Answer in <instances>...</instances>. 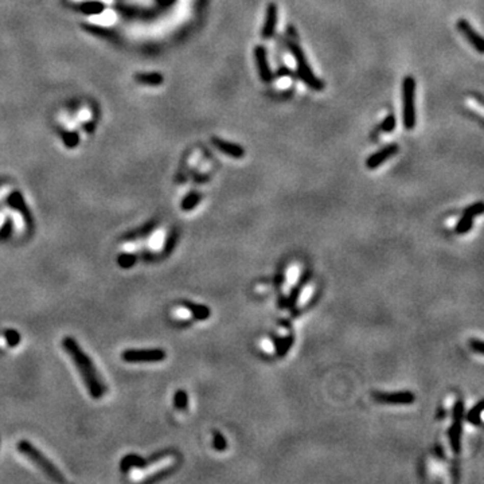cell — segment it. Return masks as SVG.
<instances>
[{
    "instance_id": "cell-17",
    "label": "cell",
    "mask_w": 484,
    "mask_h": 484,
    "mask_svg": "<svg viewBox=\"0 0 484 484\" xmlns=\"http://www.w3.org/2000/svg\"><path fill=\"white\" fill-rule=\"evenodd\" d=\"M200 200H202V195H200L199 192H196V191L189 192V194L182 199L181 209L183 211L194 210V209L199 205Z\"/></svg>"
},
{
    "instance_id": "cell-2",
    "label": "cell",
    "mask_w": 484,
    "mask_h": 484,
    "mask_svg": "<svg viewBox=\"0 0 484 484\" xmlns=\"http://www.w3.org/2000/svg\"><path fill=\"white\" fill-rule=\"evenodd\" d=\"M287 48H288L289 53L292 54L293 59H295L296 75H297L300 81L303 82L307 88H310L311 90H315V92L324 90V82L322 80H319L316 77V74L314 73V70L311 69L303 47L293 39H288L287 41Z\"/></svg>"
},
{
    "instance_id": "cell-3",
    "label": "cell",
    "mask_w": 484,
    "mask_h": 484,
    "mask_svg": "<svg viewBox=\"0 0 484 484\" xmlns=\"http://www.w3.org/2000/svg\"><path fill=\"white\" fill-rule=\"evenodd\" d=\"M16 449L20 455H23L24 457H27L30 462L33 463L34 466L39 468L42 472L46 475L47 477H50L53 481H57V483H65V477L61 473V471L57 468L54 464H53L50 460H48L46 456L42 453L38 448H35L33 444L30 443L27 440H20L18 441L16 444Z\"/></svg>"
},
{
    "instance_id": "cell-25",
    "label": "cell",
    "mask_w": 484,
    "mask_h": 484,
    "mask_svg": "<svg viewBox=\"0 0 484 484\" xmlns=\"http://www.w3.org/2000/svg\"><path fill=\"white\" fill-rule=\"evenodd\" d=\"M396 126H397L396 116L393 115V113H390V115H388L384 118V120H382L379 128H381V131L384 133H392L393 131L396 130Z\"/></svg>"
},
{
    "instance_id": "cell-15",
    "label": "cell",
    "mask_w": 484,
    "mask_h": 484,
    "mask_svg": "<svg viewBox=\"0 0 484 484\" xmlns=\"http://www.w3.org/2000/svg\"><path fill=\"white\" fill-rule=\"evenodd\" d=\"M462 421H455L451 425L449 430H448V436H449V443H451L452 449L455 452H460V440H462Z\"/></svg>"
},
{
    "instance_id": "cell-6",
    "label": "cell",
    "mask_w": 484,
    "mask_h": 484,
    "mask_svg": "<svg viewBox=\"0 0 484 484\" xmlns=\"http://www.w3.org/2000/svg\"><path fill=\"white\" fill-rule=\"evenodd\" d=\"M170 452H155L154 455H151L149 457H141V456L136 455V453H128L124 457L121 458V462H120V471L122 473L130 472L131 470L133 468H139V470H144L147 468L148 466H151V464H156V463L162 462L163 458L167 457Z\"/></svg>"
},
{
    "instance_id": "cell-24",
    "label": "cell",
    "mask_w": 484,
    "mask_h": 484,
    "mask_svg": "<svg viewBox=\"0 0 484 484\" xmlns=\"http://www.w3.org/2000/svg\"><path fill=\"white\" fill-rule=\"evenodd\" d=\"M177 242V230L174 229L171 230L168 237L166 238V242H164V248H163V256H170L175 249V245Z\"/></svg>"
},
{
    "instance_id": "cell-32",
    "label": "cell",
    "mask_w": 484,
    "mask_h": 484,
    "mask_svg": "<svg viewBox=\"0 0 484 484\" xmlns=\"http://www.w3.org/2000/svg\"><path fill=\"white\" fill-rule=\"evenodd\" d=\"M470 344L472 350H475V351H476L479 355H483V342H481V340L471 339Z\"/></svg>"
},
{
    "instance_id": "cell-1",
    "label": "cell",
    "mask_w": 484,
    "mask_h": 484,
    "mask_svg": "<svg viewBox=\"0 0 484 484\" xmlns=\"http://www.w3.org/2000/svg\"><path fill=\"white\" fill-rule=\"evenodd\" d=\"M62 348L67 352L73 361L74 366L81 375L82 382L88 389L90 397L94 399H101L107 393V385L104 384L98 370L88 354L81 348L78 342L71 337H65L62 339Z\"/></svg>"
},
{
    "instance_id": "cell-22",
    "label": "cell",
    "mask_w": 484,
    "mask_h": 484,
    "mask_svg": "<svg viewBox=\"0 0 484 484\" xmlns=\"http://www.w3.org/2000/svg\"><path fill=\"white\" fill-rule=\"evenodd\" d=\"M3 337L8 347H16V346H19V343H20V340H22L20 334L14 328L6 329L3 333Z\"/></svg>"
},
{
    "instance_id": "cell-8",
    "label": "cell",
    "mask_w": 484,
    "mask_h": 484,
    "mask_svg": "<svg viewBox=\"0 0 484 484\" xmlns=\"http://www.w3.org/2000/svg\"><path fill=\"white\" fill-rule=\"evenodd\" d=\"M7 203L8 206L12 207L14 210H16L20 214V217L24 221V225H26L27 230L29 232H33L34 230V218L31 213H30L29 207H27L26 202L23 199V196L19 194L18 191H14L12 194H10L7 198Z\"/></svg>"
},
{
    "instance_id": "cell-30",
    "label": "cell",
    "mask_w": 484,
    "mask_h": 484,
    "mask_svg": "<svg viewBox=\"0 0 484 484\" xmlns=\"http://www.w3.org/2000/svg\"><path fill=\"white\" fill-rule=\"evenodd\" d=\"M172 471H174V468H172V467H168V468H164V470L163 471H159V472H156L155 475H154V476H149V477H147V479H145V483H155V481H159V480H162L163 477H166L167 475H168V473L170 472H172Z\"/></svg>"
},
{
    "instance_id": "cell-27",
    "label": "cell",
    "mask_w": 484,
    "mask_h": 484,
    "mask_svg": "<svg viewBox=\"0 0 484 484\" xmlns=\"http://www.w3.org/2000/svg\"><path fill=\"white\" fill-rule=\"evenodd\" d=\"M213 448L218 452H223L227 448L225 437L222 436V433L218 430H213Z\"/></svg>"
},
{
    "instance_id": "cell-9",
    "label": "cell",
    "mask_w": 484,
    "mask_h": 484,
    "mask_svg": "<svg viewBox=\"0 0 484 484\" xmlns=\"http://www.w3.org/2000/svg\"><path fill=\"white\" fill-rule=\"evenodd\" d=\"M457 30L460 33L466 37V39L468 41V43L472 46L475 50H476L479 54H483L484 53V42L483 38L477 34V31L471 26V23L464 18H460L457 20Z\"/></svg>"
},
{
    "instance_id": "cell-18",
    "label": "cell",
    "mask_w": 484,
    "mask_h": 484,
    "mask_svg": "<svg viewBox=\"0 0 484 484\" xmlns=\"http://www.w3.org/2000/svg\"><path fill=\"white\" fill-rule=\"evenodd\" d=\"M483 406H484L483 401H479V402H477L476 405H475V406L468 412V414H467V421L470 422V424H472V425H476V426L481 425V413H483Z\"/></svg>"
},
{
    "instance_id": "cell-29",
    "label": "cell",
    "mask_w": 484,
    "mask_h": 484,
    "mask_svg": "<svg viewBox=\"0 0 484 484\" xmlns=\"http://www.w3.org/2000/svg\"><path fill=\"white\" fill-rule=\"evenodd\" d=\"M483 210H484L483 202H476V203H473V205H471V206L467 207L466 210H464V213L472 215L473 218H476V217L483 214Z\"/></svg>"
},
{
    "instance_id": "cell-11",
    "label": "cell",
    "mask_w": 484,
    "mask_h": 484,
    "mask_svg": "<svg viewBox=\"0 0 484 484\" xmlns=\"http://www.w3.org/2000/svg\"><path fill=\"white\" fill-rule=\"evenodd\" d=\"M373 397L377 402L389 403V405H411L416 398L413 393L411 392L374 393Z\"/></svg>"
},
{
    "instance_id": "cell-10",
    "label": "cell",
    "mask_w": 484,
    "mask_h": 484,
    "mask_svg": "<svg viewBox=\"0 0 484 484\" xmlns=\"http://www.w3.org/2000/svg\"><path fill=\"white\" fill-rule=\"evenodd\" d=\"M399 151V147L394 143L392 144L385 145L384 148H381L379 151L374 152L371 155L369 156L366 159V167L369 170H375L378 167H381L385 162H388L390 158H393L394 155H397Z\"/></svg>"
},
{
    "instance_id": "cell-14",
    "label": "cell",
    "mask_w": 484,
    "mask_h": 484,
    "mask_svg": "<svg viewBox=\"0 0 484 484\" xmlns=\"http://www.w3.org/2000/svg\"><path fill=\"white\" fill-rule=\"evenodd\" d=\"M182 305L189 311L190 314L192 315V318L195 319V320H207V319L210 318V308L205 305V304H198L194 303V301H190V300H183V301H182Z\"/></svg>"
},
{
    "instance_id": "cell-7",
    "label": "cell",
    "mask_w": 484,
    "mask_h": 484,
    "mask_svg": "<svg viewBox=\"0 0 484 484\" xmlns=\"http://www.w3.org/2000/svg\"><path fill=\"white\" fill-rule=\"evenodd\" d=\"M253 53H254L256 66H257V70H259V75L260 78H261V81L265 82V84H269L274 78V74L273 71H272V69H270L266 48L264 47L263 44H257Z\"/></svg>"
},
{
    "instance_id": "cell-34",
    "label": "cell",
    "mask_w": 484,
    "mask_h": 484,
    "mask_svg": "<svg viewBox=\"0 0 484 484\" xmlns=\"http://www.w3.org/2000/svg\"><path fill=\"white\" fill-rule=\"evenodd\" d=\"M444 416H445V413H444V409H443V407H440V409H439V414H437V418L444 417Z\"/></svg>"
},
{
    "instance_id": "cell-19",
    "label": "cell",
    "mask_w": 484,
    "mask_h": 484,
    "mask_svg": "<svg viewBox=\"0 0 484 484\" xmlns=\"http://www.w3.org/2000/svg\"><path fill=\"white\" fill-rule=\"evenodd\" d=\"M137 254L135 253H121L117 256V265L122 269H131L132 266L136 265Z\"/></svg>"
},
{
    "instance_id": "cell-28",
    "label": "cell",
    "mask_w": 484,
    "mask_h": 484,
    "mask_svg": "<svg viewBox=\"0 0 484 484\" xmlns=\"http://www.w3.org/2000/svg\"><path fill=\"white\" fill-rule=\"evenodd\" d=\"M12 232H14V222H12V219L10 218V217H7L6 221H4L3 226L0 227V241L8 240V238L11 237Z\"/></svg>"
},
{
    "instance_id": "cell-5",
    "label": "cell",
    "mask_w": 484,
    "mask_h": 484,
    "mask_svg": "<svg viewBox=\"0 0 484 484\" xmlns=\"http://www.w3.org/2000/svg\"><path fill=\"white\" fill-rule=\"evenodd\" d=\"M166 358L163 348H130L121 354V359L126 363H156Z\"/></svg>"
},
{
    "instance_id": "cell-33",
    "label": "cell",
    "mask_w": 484,
    "mask_h": 484,
    "mask_svg": "<svg viewBox=\"0 0 484 484\" xmlns=\"http://www.w3.org/2000/svg\"><path fill=\"white\" fill-rule=\"evenodd\" d=\"M82 8L85 10L84 12H101V11H103V6H101V4H97V3H86Z\"/></svg>"
},
{
    "instance_id": "cell-16",
    "label": "cell",
    "mask_w": 484,
    "mask_h": 484,
    "mask_svg": "<svg viewBox=\"0 0 484 484\" xmlns=\"http://www.w3.org/2000/svg\"><path fill=\"white\" fill-rule=\"evenodd\" d=\"M155 227H156V222H148L147 225H144L143 227H140V229L133 230V232H131V233L125 234L122 240L136 241V240H140V238H145V237L149 236V234L155 230Z\"/></svg>"
},
{
    "instance_id": "cell-23",
    "label": "cell",
    "mask_w": 484,
    "mask_h": 484,
    "mask_svg": "<svg viewBox=\"0 0 484 484\" xmlns=\"http://www.w3.org/2000/svg\"><path fill=\"white\" fill-rule=\"evenodd\" d=\"M293 343V337L292 335H289L287 338H280V339L276 340V348H277V354L278 356H284L287 352L289 351V348L292 347Z\"/></svg>"
},
{
    "instance_id": "cell-12",
    "label": "cell",
    "mask_w": 484,
    "mask_h": 484,
    "mask_svg": "<svg viewBox=\"0 0 484 484\" xmlns=\"http://www.w3.org/2000/svg\"><path fill=\"white\" fill-rule=\"evenodd\" d=\"M278 19V8L276 3H268L265 10V19H264L263 29H261V37L263 39H270L276 33Z\"/></svg>"
},
{
    "instance_id": "cell-13",
    "label": "cell",
    "mask_w": 484,
    "mask_h": 484,
    "mask_svg": "<svg viewBox=\"0 0 484 484\" xmlns=\"http://www.w3.org/2000/svg\"><path fill=\"white\" fill-rule=\"evenodd\" d=\"M211 143L221 154L233 158V159H242L245 156V149L242 145L237 144V143H232V141H226L219 137H213Z\"/></svg>"
},
{
    "instance_id": "cell-4",
    "label": "cell",
    "mask_w": 484,
    "mask_h": 484,
    "mask_svg": "<svg viewBox=\"0 0 484 484\" xmlns=\"http://www.w3.org/2000/svg\"><path fill=\"white\" fill-rule=\"evenodd\" d=\"M402 121L407 131L416 126V80L412 75L402 81Z\"/></svg>"
},
{
    "instance_id": "cell-21",
    "label": "cell",
    "mask_w": 484,
    "mask_h": 484,
    "mask_svg": "<svg viewBox=\"0 0 484 484\" xmlns=\"http://www.w3.org/2000/svg\"><path fill=\"white\" fill-rule=\"evenodd\" d=\"M174 405L176 407L177 411H186L187 407H189V396H187V393L186 390H176L174 394Z\"/></svg>"
},
{
    "instance_id": "cell-26",
    "label": "cell",
    "mask_w": 484,
    "mask_h": 484,
    "mask_svg": "<svg viewBox=\"0 0 484 484\" xmlns=\"http://www.w3.org/2000/svg\"><path fill=\"white\" fill-rule=\"evenodd\" d=\"M136 80L143 84H151V85H159L163 82V77L160 74H137Z\"/></svg>"
},
{
    "instance_id": "cell-31",
    "label": "cell",
    "mask_w": 484,
    "mask_h": 484,
    "mask_svg": "<svg viewBox=\"0 0 484 484\" xmlns=\"http://www.w3.org/2000/svg\"><path fill=\"white\" fill-rule=\"evenodd\" d=\"M463 414H464V402H463L462 399H458L457 402L455 403L453 409H452V416H453V420H455V421H462Z\"/></svg>"
},
{
    "instance_id": "cell-20",
    "label": "cell",
    "mask_w": 484,
    "mask_h": 484,
    "mask_svg": "<svg viewBox=\"0 0 484 484\" xmlns=\"http://www.w3.org/2000/svg\"><path fill=\"white\" fill-rule=\"evenodd\" d=\"M473 217L470 214H467V213H463V217L460 218V221L457 222V225H456V233L458 234H466L468 233L471 229H472L473 226Z\"/></svg>"
}]
</instances>
